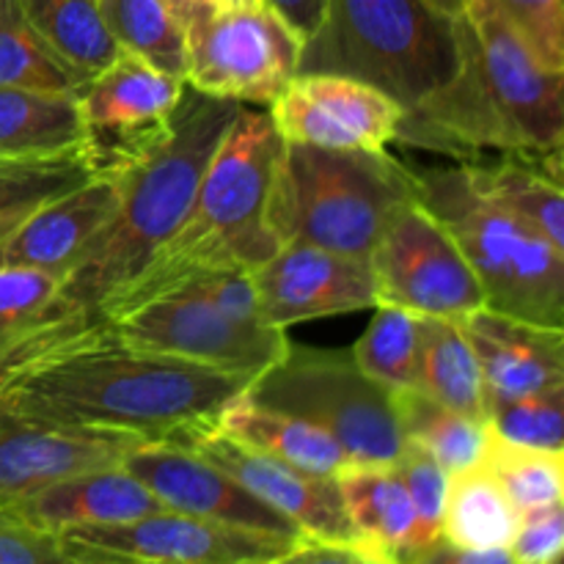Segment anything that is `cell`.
<instances>
[{"instance_id": "30", "label": "cell", "mask_w": 564, "mask_h": 564, "mask_svg": "<svg viewBox=\"0 0 564 564\" xmlns=\"http://www.w3.org/2000/svg\"><path fill=\"white\" fill-rule=\"evenodd\" d=\"M518 512L501 485L479 466L449 474L441 538L463 549H507L518 529Z\"/></svg>"}, {"instance_id": "28", "label": "cell", "mask_w": 564, "mask_h": 564, "mask_svg": "<svg viewBox=\"0 0 564 564\" xmlns=\"http://www.w3.org/2000/svg\"><path fill=\"white\" fill-rule=\"evenodd\" d=\"M391 394H394L397 422L405 444L427 452L446 474L466 471L482 463L490 438L488 422L449 411L419 389L391 391Z\"/></svg>"}, {"instance_id": "16", "label": "cell", "mask_w": 564, "mask_h": 564, "mask_svg": "<svg viewBox=\"0 0 564 564\" xmlns=\"http://www.w3.org/2000/svg\"><path fill=\"white\" fill-rule=\"evenodd\" d=\"M185 449L198 452L204 460L215 463L220 471H226L242 488L251 490L270 510L295 523L306 540L361 549V540H358L356 529L350 527V518L345 512L336 477H317V474L301 471L290 463L275 460L264 452L229 438L218 427L202 433Z\"/></svg>"}, {"instance_id": "8", "label": "cell", "mask_w": 564, "mask_h": 564, "mask_svg": "<svg viewBox=\"0 0 564 564\" xmlns=\"http://www.w3.org/2000/svg\"><path fill=\"white\" fill-rule=\"evenodd\" d=\"M253 402L328 433L350 466H394L405 449L394 394L350 350L292 345L246 391Z\"/></svg>"}, {"instance_id": "48", "label": "cell", "mask_w": 564, "mask_h": 564, "mask_svg": "<svg viewBox=\"0 0 564 564\" xmlns=\"http://www.w3.org/2000/svg\"><path fill=\"white\" fill-rule=\"evenodd\" d=\"M169 3L174 6V11L182 17V20H187V11H191V6H187V0H169Z\"/></svg>"}, {"instance_id": "37", "label": "cell", "mask_w": 564, "mask_h": 564, "mask_svg": "<svg viewBox=\"0 0 564 564\" xmlns=\"http://www.w3.org/2000/svg\"><path fill=\"white\" fill-rule=\"evenodd\" d=\"M408 496H411L413 512H416L419 527V545L441 538V523H444V505H446V485L449 474L419 446L405 444L400 460L394 463Z\"/></svg>"}, {"instance_id": "15", "label": "cell", "mask_w": 564, "mask_h": 564, "mask_svg": "<svg viewBox=\"0 0 564 564\" xmlns=\"http://www.w3.org/2000/svg\"><path fill=\"white\" fill-rule=\"evenodd\" d=\"M121 466L141 479L165 510L185 512L224 527L248 532L275 534V538L303 540L301 529L286 521L237 479L204 460L198 452L171 444H143L124 455Z\"/></svg>"}, {"instance_id": "2", "label": "cell", "mask_w": 564, "mask_h": 564, "mask_svg": "<svg viewBox=\"0 0 564 564\" xmlns=\"http://www.w3.org/2000/svg\"><path fill=\"white\" fill-rule=\"evenodd\" d=\"M460 72L402 116L397 141L471 163L485 152H554L564 141V72L538 58L494 0L460 14Z\"/></svg>"}, {"instance_id": "6", "label": "cell", "mask_w": 564, "mask_h": 564, "mask_svg": "<svg viewBox=\"0 0 564 564\" xmlns=\"http://www.w3.org/2000/svg\"><path fill=\"white\" fill-rule=\"evenodd\" d=\"M413 198L411 165L389 152H330L281 141L268 226L279 246L301 242L369 264L389 220Z\"/></svg>"}, {"instance_id": "5", "label": "cell", "mask_w": 564, "mask_h": 564, "mask_svg": "<svg viewBox=\"0 0 564 564\" xmlns=\"http://www.w3.org/2000/svg\"><path fill=\"white\" fill-rule=\"evenodd\" d=\"M460 17L433 0H325L297 75H345L413 110L460 72Z\"/></svg>"}, {"instance_id": "50", "label": "cell", "mask_w": 564, "mask_h": 564, "mask_svg": "<svg viewBox=\"0 0 564 564\" xmlns=\"http://www.w3.org/2000/svg\"><path fill=\"white\" fill-rule=\"evenodd\" d=\"M99 564H143V562H99Z\"/></svg>"}, {"instance_id": "21", "label": "cell", "mask_w": 564, "mask_h": 564, "mask_svg": "<svg viewBox=\"0 0 564 564\" xmlns=\"http://www.w3.org/2000/svg\"><path fill=\"white\" fill-rule=\"evenodd\" d=\"M6 510L44 532L64 534L75 529L116 527L165 507L124 466H110L58 479L47 488L22 496Z\"/></svg>"}, {"instance_id": "4", "label": "cell", "mask_w": 564, "mask_h": 564, "mask_svg": "<svg viewBox=\"0 0 564 564\" xmlns=\"http://www.w3.org/2000/svg\"><path fill=\"white\" fill-rule=\"evenodd\" d=\"M279 149L281 138L268 110L240 105L198 180L182 224L99 319L152 301L193 273H253L268 262L279 248L268 226V196Z\"/></svg>"}, {"instance_id": "32", "label": "cell", "mask_w": 564, "mask_h": 564, "mask_svg": "<svg viewBox=\"0 0 564 564\" xmlns=\"http://www.w3.org/2000/svg\"><path fill=\"white\" fill-rule=\"evenodd\" d=\"M58 284L39 270L0 268V369L25 356L53 328Z\"/></svg>"}, {"instance_id": "3", "label": "cell", "mask_w": 564, "mask_h": 564, "mask_svg": "<svg viewBox=\"0 0 564 564\" xmlns=\"http://www.w3.org/2000/svg\"><path fill=\"white\" fill-rule=\"evenodd\" d=\"M237 110L240 102L235 99L209 97L185 83L174 130L152 154L113 180L119 187L116 215L58 284L55 325L28 352L58 345L99 323L110 301L182 224L198 180Z\"/></svg>"}, {"instance_id": "18", "label": "cell", "mask_w": 564, "mask_h": 564, "mask_svg": "<svg viewBox=\"0 0 564 564\" xmlns=\"http://www.w3.org/2000/svg\"><path fill=\"white\" fill-rule=\"evenodd\" d=\"M116 207L119 187L99 176L39 204L22 215L0 246V268L39 270L64 281L110 224Z\"/></svg>"}, {"instance_id": "51", "label": "cell", "mask_w": 564, "mask_h": 564, "mask_svg": "<svg viewBox=\"0 0 564 564\" xmlns=\"http://www.w3.org/2000/svg\"><path fill=\"white\" fill-rule=\"evenodd\" d=\"M549 564H562V556H560V560H554V562H549Z\"/></svg>"}, {"instance_id": "29", "label": "cell", "mask_w": 564, "mask_h": 564, "mask_svg": "<svg viewBox=\"0 0 564 564\" xmlns=\"http://www.w3.org/2000/svg\"><path fill=\"white\" fill-rule=\"evenodd\" d=\"M97 6L121 53L185 80V20L169 0H97Z\"/></svg>"}, {"instance_id": "25", "label": "cell", "mask_w": 564, "mask_h": 564, "mask_svg": "<svg viewBox=\"0 0 564 564\" xmlns=\"http://www.w3.org/2000/svg\"><path fill=\"white\" fill-rule=\"evenodd\" d=\"M80 147L77 94L0 86V158H64L77 154Z\"/></svg>"}, {"instance_id": "7", "label": "cell", "mask_w": 564, "mask_h": 564, "mask_svg": "<svg viewBox=\"0 0 564 564\" xmlns=\"http://www.w3.org/2000/svg\"><path fill=\"white\" fill-rule=\"evenodd\" d=\"M413 171V169H411ZM416 202L444 226L482 284L488 308L564 328V251L485 196L466 165L413 171Z\"/></svg>"}, {"instance_id": "10", "label": "cell", "mask_w": 564, "mask_h": 564, "mask_svg": "<svg viewBox=\"0 0 564 564\" xmlns=\"http://www.w3.org/2000/svg\"><path fill=\"white\" fill-rule=\"evenodd\" d=\"M185 36V83L209 97L270 105L297 75L303 42L268 6L224 14L191 9Z\"/></svg>"}, {"instance_id": "36", "label": "cell", "mask_w": 564, "mask_h": 564, "mask_svg": "<svg viewBox=\"0 0 564 564\" xmlns=\"http://www.w3.org/2000/svg\"><path fill=\"white\" fill-rule=\"evenodd\" d=\"M488 427L507 444L564 452V389L494 402Z\"/></svg>"}, {"instance_id": "1", "label": "cell", "mask_w": 564, "mask_h": 564, "mask_svg": "<svg viewBox=\"0 0 564 564\" xmlns=\"http://www.w3.org/2000/svg\"><path fill=\"white\" fill-rule=\"evenodd\" d=\"M251 378L88 328L0 369V411L130 446H191Z\"/></svg>"}, {"instance_id": "26", "label": "cell", "mask_w": 564, "mask_h": 564, "mask_svg": "<svg viewBox=\"0 0 564 564\" xmlns=\"http://www.w3.org/2000/svg\"><path fill=\"white\" fill-rule=\"evenodd\" d=\"M422 361L419 391L433 397L449 411L488 422V391L482 369L457 319L422 317Z\"/></svg>"}, {"instance_id": "22", "label": "cell", "mask_w": 564, "mask_h": 564, "mask_svg": "<svg viewBox=\"0 0 564 564\" xmlns=\"http://www.w3.org/2000/svg\"><path fill=\"white\" fill-rule=\"evenodd\" d=\"M463 165L485 196L564 251L562 149L499 152Z\"/></svg>"}, {"instance_id": "17", "label": "cell", "mask_w": 564, "mask_h": 564, "mask_svg": "<svg viewBox=\"0 0 564 564\" xmlns=\"http://www.w3.org/2000/svg\"><path fill=\"white\" fill-rule=\"evenodd\" d=\"M251 279L257 286L259 314L264 323L281 330L306 319L378 306L367 262L301 242L275 248L273 257L259 264Z\"/></svg>"}, {"instance_id": "11", "label": "cell", "mask_w": 564, "mask_h": 564, "mask_svg": "<svg viewBox=\"0 0 564 564\" xmlns=\"http://www.w3.org/2000/svg\"><path fill=\"white\" fill-rule=\"evenodd\" d=\"M185 80L132 55L119 58L77 91L83 147L91 176L116 180L152 154L174 130Z\"/></svg>"}, {"instance_id": "35", "label": "cell", "mask_w": 564, "mask_h": 564, "mask_svg": "<svg viewBox=\"0 0 564 564\" xmlns=\"http://www.w3.org/2000/svg\"><path fill=\"white\" fill-rule=\"evenodd\" d=\"M86 180H91V171L80 152L47 160L0 158V215L31 213Z\"/></svg>"}, {"instance_id": "23", "label": "cell", "mask_w": 564, "mask_h": 564, "mask_svg": "<svg viewBox=\"0 0 564 564\" xmlns=\"http://www.w3.org/2000/svg\"><path fill=\"white\" fill-rule=\"evenodd\" d=\"M336 482L350 527L367 554L394 560L416 549V512L394 466H347Z\"/></svg>"}, {"instance_id": "24", "label": "cell", "mask_w": 564, "mask_h": 564, "mask_svg": "<svg viewBox=\"0 0 564 564\" xmlns=\"http://www.w3.org/2000/svg\"><path fill=\"white\" fill-rule=\"evenodd\" d=\"M215 427L251 449L264 452L275 460H284L317 477H339L341 468L350 466L341 446L328 433L273 408L259 405L248 394L231 400L220 411Z\"/></svg>"}, {"instance_id": "19", "label": "cell", "mask_w": 564, "mask_h": 564, "mask_svg": "<svg viewBox=\"0 0 564 564\" xmlns=\"http://www.w3.org/2000/svg\"><path fill=\"white\" fill-rule=\"evenodd\" d=\"M457 323L482 369L488 405L564 389V328L529 323L488 306Z\"/></svg>"}, {"instance_id": "38", "label": "cell", "mask_w": 564, "mask_h": 564, "mask_svg": "<svg viewBox=\"0 0 564 564\" xmlns=\"http://www.w3.org/2000/svg\"><path fill=\"white\" fill-rule=\"evenodd\" d=\"M518 28L529 47L551 69L564 72V6L562 0H494Z\"/></svg>"}, {"instance_id": "27", "label": "cell", "mask_w": 564, "mask_h": 564, "mask_svg": "<svg viewBox=\"0 0 564 564\" xmlns=\"http://www.w3.org/2000/svg\"><path fill=\"white\" fill-rule=\"evenodd\" d=\"M42 42L80 77L91 80L108 69L121 50L110 39L97 0H17Z\"/></svg>"}, {"instance_id": "20", "label": "cell", "mask_w": 564, "mask_h": 564, "mask_svg": "<svg viewBox=\"0 0 564 564\" xmlns=\"http://www.w3.org/2000/svg\"><path fill=\"white\" fill-rule=\"evenodd\" d=\"M135 446L0 411V507L58 479L121 466Z\"/></svg>"}, {"instance_id": "47", "label": "cell", "mask_w": 564, "mask_h": 564, "mask_svg": "<svg viewBox=\"0 0 564 564\" xmlns=\"http://www.w3.org/2000/svg\"><path fill=\"white\" fill-rule=\"evenodd\" d=\"M433 3L438 6L441 11H446V14L460 17L463 11H466V3H468V0H433Z\"/></svg>"}, {"instance_id": "42", "label": "cell", "mask_w": 564, "mask_h": 564, "mask_svg": "<svg viewBox=\"0 0 564 564\" xmlns=\"http://www.w3.org/2000/svg\"><path fill=\"white\" fill-rule=\"evenodd\" d=\"M394 564H516L507 549H463L446 538H435L430 543L416 545L405 554L394 556Z\"/></svg>"}, {"instance_id": "34", "label": "cell", "mask_w": 564, "mask_h": 564, "mask_svg": "<svg viewBox=\"0 0 564 564\" xmlns=\"http://www.w3.org/2000/svg\"><path fill=\"white\" fill-rule=\"evenodd\" d=\"M0 86L80 91V77L42 42L17 0H0Z\"/></svg>"}, {"instance_id": "31", "label": "cell", "mask_w": 564, "mask_h": 564, "mask_svg": "<svg viewBox=\"0 0 564 564\" xmlns=\"http://www.w3.org/2000/svg\"><path fill=\"white\" fill-rule=\"evenodd\" d=\"M372 323L352 347V358L364 375L389 391H405L419 386L422 361V317L400 306H375Z\"/></svg>"}, {"instance_id": "45", "label": "cell", "mask_w": 564, "mask_h": 564, "mask_svg": "<svg viewBox=\"0 0 564 564\" xmlns=\"http://www.w3.org/2000/svg\"><path fill=\"white\" fill-rule=\"evenodd\" d=\"M191 9L198 11H213V14H224V11H242V9H257L264 6V0H187ZM191 14V11H187Z\"/></svg>"}, {"instance_id": "39", "label": "cell", "mask_w": 564, "mask_h": 564, "mask_svg": "<svg viewBox=\"0 0 564 564\" xmlns=\"http://www.w3.org/2000/svg\"><path fill=\"white\" fill-rule=\"evenodd\" d=\"M174 286L196 292L204 301L213 303L220 314L237 319V323H264L262 314H259L257 286L246 270H204V273L187 275Z\"/></svg>"}, {"instance_id": "43", "label": "cell", "mask_w": 564, "mask_h": 564, "mask_svg": "<svg viewBox=\"0 0 564 564\" xmlns=\"http://www.w3.org/2000/svg\"><path fill=\"white\" fill-rule=\"evenodd\" d=\"M264 564H372V554L356 545L319 543V540H301L279 560Z\"/></svg>"}, {"instance_id": "41", "label": "cell", "mask_w": 564, "mask_h": 564, "mask_svg": "<svg viewBox=\"0 0 564 564\" xmlns=\"http://www.w3.org/2000/svg\"><path fill=\"white\" fill-rule=\"evenodd\" d=\"M0 564H77L61 545L58 534L31 527L0 507Z\"/></svg>"}, {"instance_id": "33", "label": "cell", "mask_w": 564, "mask_h": 564, "mask_svg": "<svg viewBox=\"0 0 564 564\" xmlns=\"http://www.w3.org/2000/svg\"><path fill=\"white\" fill-rule=\"evenodd\" d=\"M482 466L501 485L518 516L543 507L562 505L564 499V452L529 449L501 441L490 433Z\"/></svg>"}, {"instance_id": "9", "label": "cell", "mask_w": 564, "mask_h": 564, "mask_svg": "<svg viewBox=\"0 0 564 564\" xmlns=\"http://www.w3.org/2000/svg\"><path fill=\"white\" fill-rule=\"evenodd\" d=\"M91 328H102L105 334L141 350L246 375L251 380L279 361L290 347L286 330L268 323H237L182 286L110 314Z\"/></svg>"}, {"instance_id": "49", "label": "cell", "mask_w": 564, "mask_h": 564, "mask_svg": "<svg viewBox=\"0 0 564 564\" xmlns=\"http://www.w3.org/2000/svg\"><path fill=\"white\" fill-rule=\"evenodd\" d=\"M372 564H394L391 560H380V556H372Z\"/></svg>"}, {"instance_id": "46", "label": "cell", "mask_w": 564, "mask_h": 564, "mask_svg": "<svg viewBox=\"0 0 564 564\" xmlns=\"http://www.w3.org/2000/svg\"><path fill=\"white\" fill-rule=\"evenodd\" d=\"M25 213H11V215H0V246L6 242V237L11 235V229H14L17 224H20V218Z\"/></svg>"}, {"instance_id": "40", "label": "cell", "mask_w": 564, "mask_h": 564, "mask_svg": "<svg viewBox=\"0 0 564 564\" xmlns=\"http://www.w3.org/2000/svg\"><path fill=\"white\" fill-rule=\"evenodd\" d=\"M507 551L516 564H549L560 560L564 551V507L551 505L543 510L523 512Z\"/></svg>"}, {"instance_id": "44", "label": "cell", "mask_w": 564, "mask_h": 564, "mask_svg": "<svg viewBox=\"0 0 564 564\" xmlns=\"http://www.w3.org/2000/svg\"><path fill=\"white\" fill-rule=\"evenodd\" d=\"M264 6L273 9L301 42L312 36L325 11V0H264Z\"/></svg>"}, {"instance_id": "13", "label": "cell", "mask_w": 564, "mask_h": 564, "mask_svg": "<svg viewBox=\"0 0 564 564\" xmlns=\"http://www.w3.org/2000/svg\"><path fill=\"white\" fill-rule=\"evenodd\" d=\"M58 540L77 564H264L301 543L174 510H158L116 527L75 529L58 534Z\"/></svg>"}, {"instance_id": "12", "label": "cell", "mask_w": 564, "mask_h": 564, "mask_svg": "<svg viewBox=\"0 0 564 564\" xmlns=\"http://www.w3.org/2000/svg\"><path fill=\"white\" fill-rule=\"evenodd\" d=\"M378 306H400L419 317L460 319L488 306L449 231L413 198L397 209L369 253Z\"/></svg>"}, {"instance_id": "14", "label": "cell", "mask_w": 564, "mask_h": 564, "mask_svg": "<svg viewBox=\"0 0 564 564\" xmlns=\"http://www.w3.org/2000/svg\"><path fill=\"white\" fill-rule=\"evenodd\" d=\"M281 141L330 152H386L405 110L375 86L345 75H295L268 105Z\"/></svg>"}]
</instances>
